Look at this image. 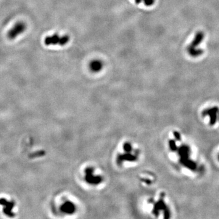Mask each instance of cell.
<instances>
[{"instance_id":"9c48e42d","label":"cell","mask_w":219,"mask_h":219,"mask_svg":"<svg viewBox=\"0 0 219 219\" xmlns=\"http://www.w3.org/2000/svg\"><path fill=\"white\" fill-rule=\"evenodd\" d=\"M61 211L67 215H72L74 214L77 210V207L75 203L71 201H65L60 206Z\"/></svg>"},{"instance_id":"8fae6325","label":"cell","mask_w":219,"mask_h":219,"mask_svg":"<svg viewBox=\"0 0 219 219\" xmlns=\"http://www.w3.org/2000/svg\"><path fill=\"white\" fill-rule=\"evenodd\" d=\"M142 2L146 6L150 7L153 6L155 3V0H142Z\"/></svg>"},{"instance_id":"4fadbf2b","label":"cell","mask_w":219,"mask_h":219,"mask_svg":"<svg viewBox=\"0 0 219 219\" xmlns=\"http://www.w3.org/2000/svg\"><path fill=\"white\" fill-rule=\"evenodd\" d=\"M217 158H218V161H219V152H218V155H217Z\"/></svg>"},{"instance_id":"8992f818","label":"cell","mask_w":219,"mask_h":219,"mask_svg":"<svg viewBox=\"0 0 219 219\" xmlns=\"http://www.w3.org/2000/svg\"><path fill=\"white\" fill-rule=\"evenodd\" d=\"M70 37L69 36L65 35L60 36L57 34H54L52 36H47L45 39V44L46 46L59 45L65 46L70 41Z\"/></svg>"},{"instance_id":"52a82bcc","label":"cell","mask_w":219,"mask_h":219,"mask_svg":"<svg viewBox=\"0 0 219 219\" xmlns=\"http://www.w3.org/2000/svg\"><path fill=\"white\" fill-rule=\"evenodd\" d=\"M26 25L23 21H19L16 23L14 26L7 32V37L10 40H14L18 36L26 30Z\"/></svg>"},{"instance_id":"30bf717a","label":"cell","mask_w":219,"mask_h":219,"mask_svg":"<svg viewBox=\"0 0 219 219\" xmlns=\"http://www.w3.org/2000/svg\"><path fill=\"white\" fill-rule=\"evenodd\" d=\"M104 64L102 61L99 60H94L90 62V69L91 71L94 73L99 72L103 68Z\"/></svg>"},{"instance_id":"277c9868","label":"cell","mask_w":219,"mask_h":219,"mask_svg":"<svg viewBox=\"0 0 219 219\" xmlns=\"http://www.w3.org/2000/svg\"><path fill=\"white\" fill-rule=\"evenodd\" d=\"M152 200L150 201L149 203V204L152 205V211L150 212L154 215L156 217V215H163L164 217H167L166 214H168L170 217V214H171V211H170V209L169 206L166 202L164 200V197H162L161 195L160 197L157 199H155L156 200L154 199H152Z\"/></svg>"},{"instance_id":"5b68a950","label":"cell","mask_w":219,"mask_h":219,"mask_svg":"<svg viewBox=\"0 0 219 219\" xmlns=\"http://www.w3.org/2000/svg\"><path fill=\"white\" fill-rule=\"evenodd\" d=\"M204 38V34L202 31L197 32L193 40L189 44L187 48V51L190 56L192 57H198L203 55L204 51L202 49L197 48L200 46Z\"/></svg>"},{"instance_id":"ba28073f","label":"cell","mask_w":219,"mask_h":219,"mask_svg":"<svg viewBox=\"0 0 219 219\" xmlns=\"http://www.w3.org/2000/svg\"><path fill=\"white\" fill-rule=\"evenodd\" d=\"M0 205L2 206L3 211L5 215L10 217H12L15 215L13 209L15 204L13 201L7 200L4 198L0 199Z\"/></svg>"},{"instance_id":"6da1fadb","label":"cell","mask_w":219,"mask_h":219,"mask_svg":"<svg viewBox=\"0 0 219 219\" xmlns=\"http://www.w3.org/2000/svg\"><path fill=\"white\" fill-rule=\"evenodd\" d=\"M141 157V151L132 142L127 141L123 143L116 153L115 161L120 167H127L137 163Z\"/></svg>"},{"instance_id":"3957f363","label":"cell","mask_w":219,"mask_h":219,"mask_svg":"<svg viewBox=\"0 0 219 219\" xmlns=\"http://www.w3.org/2000/svg\"><path fill=\"white\" fill-rule=\"evenodd\" d=\"M201 116L204 123L210 127H219V107L212 105L204 108Z\"/></svg>"},{"instance_id":"7c38bea8","label":"cell","mask_w":219,"mask_h":219,"mask_svg":"<svg viewBox=\"0 0 219 219\" xmlns=\"http://www.w3.org/2000/svg\"><path fill=\"white\" fill-rule=\"evenodd\" d=\"M135 2L136 4H139L142 2V0H135Z\"/></svg>"},{"instance_id":"7a4b0ae2","label":"cell","mask_w":219,"mask_h":219,"mask_svg":"<svg viewBox=\"0 0 219 219\" xmlns=\"http://www.w3.org/2000/svg\"><path fill=\"white\" fill-rule=\"evenodd\" d=\"M83 178L86 184L93 188L101 186L105 180L103 173L97 167L93 165L88 166L84 169Z\"/></svg>"}]
</instances>
